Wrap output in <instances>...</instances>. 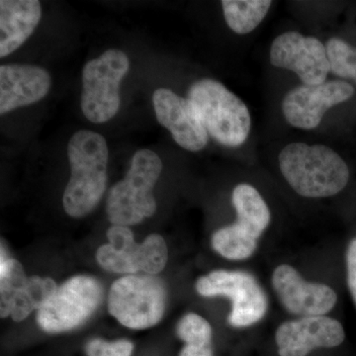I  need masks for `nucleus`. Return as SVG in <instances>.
<instances>
[{"instance_id": "nucleus-1", "label": "nucleus", "mask_w": 356, "mask_h": 356, "mask_svg": "<svg viewBox=\"0 0 356 356\" xmlns=\"http://www.w3.org/2000/svg\"><path fill=\"white\" fill-rule=\"evenodd\" d=\"M67 156L72 175L63 204L70 217H84L95 209L106 189L108 147L100 134L81 130L70 138Z\"/></svg>"}, {"instance_id": "nucleus-2", "label": "nucleus", "mask_w": 356, "mask_h": 356, "mask_svg": "<svg viewBox=\"0 0 356 356\" xmlns=\"http://www.w3.org/2000/svg\"><path fill=\"white\" fill-rule=\"evenodd\" d=\"M278 161L288 184L304 197H331L350 179L346 161L324 145L292 143L281 151Z\"/></svg>"}, {"instance_id": "nucleus-3", "label": "nucleus", "mask_w": 356, "mask_h": 356, "mask_svg": "<svg viewBox=\"0 0 356 356\" xmlns=\"http://www.w3.org/2000/svg\"><path fill=\"white\" fill-rule=\"evenodd\" d=\"M188 99L208 135L222 146L240 147L247 140L252 128L250 111L224 84L211 79L195 81L189 88Z\"/></svg>"}, {"instance_id": "nucleus-4", "label": "nucleus", "mask_w": 356, "mask_h": 356, "mask_svg": "<svg viewBox=\"0 0 356 356\" xmlns=\"http://www.w3.org/2000/svg\"><path fill=\"white\" fill-rule=\"evenodd\" d=\"M161 170V159L154 152L140 149L134 154L127 175L112 187L107 200V215L114 226H132L153 216L154 188Z\"/></svg>"}, {"instance_id": "nucleus-5", "label": "nucleus", "mask_w": 356, "mask_h": 356, "mask_svg": "<svg viewBox=\"0 0 356 356\" xmlns=\"http://www.w3.org/2000/svg\"><path fill=\"white\" fill-rule=\"evenodd\" d=\"M165 304V285L156 276H124L110 288L109 313L129 329H147L158 324Z\"/></svg>"}, {"instance_id": "nucleus-6", "label": "nucleus", "mask_w": 356, "mask_h": 356, "mask_svg": "<svg viewBox=\"0 0 356 356\" xmlns=\"http://www.w3.org/2000/svg\"><path fill=\"white\" fill-rule=\"evenodd\" d=\"M130 63L123 51L111 49L83 70L81 110L92 123H105L113 118L120 107V83L127 74Z\"/></svg>"}, {"instance_id": "nucleus-7", "label": "nucleus", "mask_w": 356, "mask_h": 356, "mask_svg": "<svg viewBox=\"0 0 356 356\" xmlns=\"http://www.w3.org/2000/svg\"><path fill=\"white\" fill-rule=\"evenodd\" d=\"M102 295V284L95 278L74 276L58 287L48 303L37 312V323L50 334L76 329L95 313Z\"/></svg>"}, {"instance_id": "nucleus-8", "label": "nucleus", "mask_w": 356, "mask_h": 356, "mask_svg": "<svg viewBox=\"0 0 356 356\" xmlns=\"http://www.w3.org/2000/svg\"><path fill=\"white\" fill-rule=\"evenodd\" d=\"M195 288L203 297L227 296L231 299L233 306L228 321L233 327H250L266 316V293L254 276L245 271H212L201 276Z\"/></svg>"}, {"instance_id": "nucleus-9", "label": "nucleus", "mask_w": 356, "mask_h": 356, "mask_svg": "<svg viewBox=\"0 0 356 356\" xmlns=\"http://www.w3.org/2000/svg\"><path fill=\"white\" fill-rule=\"evenodd\" d=\"M270 63L274 67L295 72L307 86L325 83L331 70L324 44L295 31L283 33L274 39Z\"/></svg>"}, {"instance_id": "nucleus-10", "label": "nucleus", "mask_w": 356, "mask_h": 356, "mask_svg": "<svg viewBox=\"0 0 356 356\" xmlns=\"http://www.w3.org/2000/svg\"><path fill=\"white\" fill-rule=\"evenodd\" d=\"M355 95L351 84L341 81H325L317 86H303L288 91L282 100V112L293 127L313 130L320 125L327 110L348 102Z\"/></svg>"}, {"instance_id": "nucleus-11", "label": "nucleus", "mask_w": 356, "mask_h": 356, "mask_svg": "<svg viewBox=\"0 0 356 356\" xmlns=\"http://www.w3.org/2000/svg\"><path fill=\"white\" fill-rule=\"evenodd\" d=\"M273 287L282 306L302 317L324 316L337 301L336 292L322 283L307 282L296 269L282 264L274 270Z\"/></svg>"}, {"instance_id": "nucleus-12", "label": "nucleus", "mask_w": 356, "mask_h": 356, "mask_svg": "<svg viewBox=\"0 0 356 356\" xmlns=\"http://www.w3.org/2000/svg\"><path fill=\"white\" fill-rule=\"evenodd\" d=\"M153 103L159 123L170 131L180 147L189 152L206 147L209 135L188 98L180 97L170 89L159 88L154 92Z\"/></svg>"}, {"instance_id": "nucleus-13", "label": "nucleus", "mask_w": 356, "mask_h": 356, "mask_svg": "<svg viewBox=\"0 0 356 356\" xmlns=\"http://www.w3.org/2000/svg\"><path fill=\"white\" fill-rule=\"evenodd\" d=\"M344 337L343 325L325 316L288 321L280 325L275 334L280 356H307L317 348L339 346Z\"/></svg>"}, {"instance_id": "nucleus-14", "label": "nucleus", "mask_w": 356, "mask_h": 356, "mask_svg": "<svg viewBox=\"0 0 356 356\" xmlns=\"http://www.w3.org/2000/svg\"><path fill=\"white\" fill-rule=\"evenodd\" d=\"M51 76L37 65L0 67V114L43 99L51 88Z\"/></svg>"}, {"instance_id": "nucleus-15", "label": "nucleus", "mask_w": 356, "mask_h": 356, "mask_svg": "<svg viewBox=\"0 0 356 356\" xmlns=\"http://www.w3.org/2000/svg\"><path fill=\"white\" fill-rule=\"evenodd\" d=\"M42 17L38 0L0 1V57L17 50L31 36Z\"/></svg>"}, {"instance_id": "nucleus-16", "label": "nucleus", "mask_w": 356, "mask_h": 356, "mask_svg": "<svg viewBox=\"0 0 356 356\" xmlns=\"http://www.w3.org/2000/svg\"><path fill=\"white\" fill-rule=\"evenodd\" d=\"M232 202L238 216L236 224L259 240L268 228L271 220L270 211L261 193L252 185L238 184L234 189Z\"/></svg>"}, {"instance_id": "nucleus-17", "label": "nucleus", "mask_w": 356, "mask_h": 356, "mask_svg": "<svg viewBox=\"0 0 356 356\" xmlns=\"http://www.w3.org/2000/svg\"><path fill=\"white\" fill-rule=\"evenodd\" d=\"M227 24L236 34L254 31L268 13L270 0H222L221 2Z\"/></svg>"}, {"instance_id": "nucleus-18", "label": "nucleus", "mask_w": 356, "mask_h": 356, "mask_svg": "<svg viewBox=\"0 0 356 356\" xmlns=\"http://www.w3.org/2000/svg\"><path fill=\"white\" fill-rule=\"evenodd\" d=\"M57 290V284L51 278L31 276L14 300L11 317L15 322L24 320L33 311L43 308Z\"/></svg>"}, {"instance_id": "nucleus-19", "label": "nucleus", "mask_w": 356, "mask_h": 356, "mask_svg": "<svg viewBox=\"0 0 356 356\" xmlns=\"http://www.w3.org/2000/svg\"><path fill=\"white\" fill-rule=\"evenodd\" d=\"M211 243L218 254L229 261L250 259L257 248V240L243 232L236 222L215 232Z\"/></svg>"}, {"instance_id": "nucleus-20", "label": "nucleus", "mask_w": 356, "mask_h": 356, "mask_svg": "<svg viewBox=\"0 0 356 356\" xmlns=\"http://www.w3.org/2000/svg\"><path fill=\"white\" fill-rule=\"evenodd\" d=\"M24 269L20 262L7 259L1 254L0 264V314L1 318L11 316L14 300L27 282Z\"/></svg>"}, {"instance_id": "nucleus-21", "label": "nucleus", "mask_w": 356, "mask_h": 356, "mask_svg": "<svg viewBox=\"0 0 356 356\" xmlns=\"http://www.w3.org/2000/svg\"><path fill=\"white\" fill-rule=\"evenodd\" d=\"M168 259V250L163 236L153 234L140 243L138 264L140 271L156 275L163 270Z\"/></svg>"}, {"instance_id": "nucleus-22", "label": "nucleus", "mask_w": 356, "mask_h": 356, "mask_svg": "<svg viewBox=\"0 0 356 356\" xmlns=\"http://www.w3.org/2000/svg\"><path fill=\"white\" fill-rule=\"evenodd\" d=\"M331 70L336 76L356 83V48L339 38H331L325 44Z\"/></svg>"}, {"instance_id": "nucleus-23", "label": "nucleus", "mask_w": 356, "mask_h": 356, "mask_svg": "<svg viewBox=\"0 0 356 356\" xmlns=\"http://www.w3.org/2000/svg\"><path fill=\"white\" fill-rule=\"evenodd\" d=\"M177 336L188 346H211L212 327L197 314H187L178 323Z\"/></svg>"}, {"instance_id": "nucleus-24", "label": "nucleus", "mask_w": 356, "mask_h": 356, "mask_svg": "<svg viewBox=\"0 0 356 356\" xmlns=\"http://www.w3.org/2000/svg\"><path fill=\"white\" fill-rule=\"evenodd\" d=\"M98 264L109 273L134 274L140 271L137 255L119 252L111 245H102L96 254Z\"/></svg>"}, {"instance_id": "nucleus-25", "label": "nucleus", "mask_w": 356, "mask_h": 356, "mask_svg": "<svg viewBox=\"0 0 356 356\" xmlns=\"http://www.w3.org/2000/svg\"><path fill=\"white\" fill-rule=\"evenodd\" d=\"M86 351L88 356H131L133 344L128 341L108 343L95 339L86 344Z\"/></svg>"}, {"instance_id": "nucleus-26", "label": "nucleus", "mask_w": 356, "mask_h": 356, "mask_svg": "<svg viewBox=\"0 0 356 356\" xmlns=\"http://www.w3.org/2000/svg\"><path fill=\"white\" fill-rule=\"evenodd\" d=\"M109 245L119 252H127V254L137 255L139 252L140 243L134 240V236L128 227L113 226L109 229L107 233Z\"/></svg>"}, {"instance_id": "nucleus-27", "label": "nucleus", "mask_w": 356, "mask_h": 356, "mask_svg": "<svg viewBox=\"0 0 356 356\" xmlns=\"http://www.w3.org/2000/svg\"><path fill=\"white\" fill-rule=\"evenodd\" d=\"M348 286L356 306V236L351 240L346 250Z\"/></svg>"}, {"instance_id": "nucleus-28", "label": "nucleus", "mask_w": 356, "mask_h": 356, "mask_svg": "<svg viewBox=\"0 0 356 356\" xmlns=\"http://www.w3.org/2000/svg\"><path fill=\"white\" fill-rule=\"evenodd\" d=\"M179 356H213L211 346H186L180 351Z\"/></svg>"}]
</instances>
